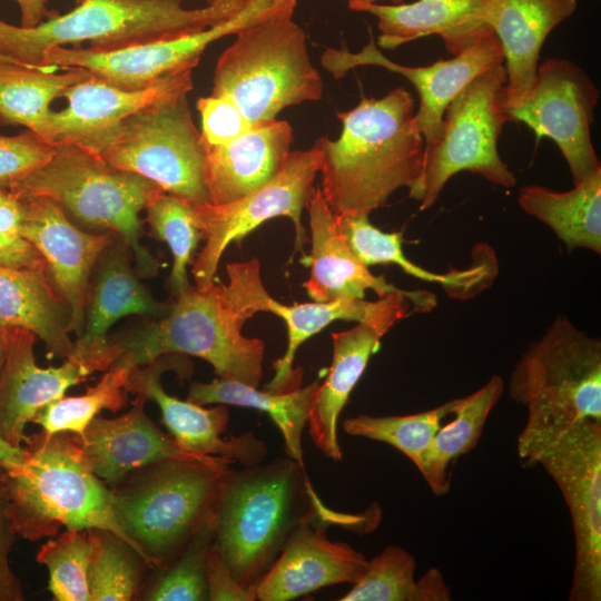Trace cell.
I'll use <instances>...</instances> for the list:
<instances>
[{
    "label": "cell",
    "instance_id": "obj_1",
    "mask_svg": "<svg viewBox=\"0 0 601 601\" xmlns=\"http://www.w3.org/2000/svg\"><path fill=\"white\" fill-rule=\"evenodd\" d=\"M308 521L362 533L370 524V515L327 509L315 493L305 466L289 456L242 470L228 467L213 545L234 579L254 593L294 530Z\"/></svg>",
    "mask_w": 601,
    "mask_h": 601
},
{
    "label": "cell",
    "instance_id": "obj_2",
    "mask_svg": "<svg viewBox=\"0 0 601 601\" xmlns=\"http://www.w3.org/2000/svg\"><path fill=\"white\" fill-rule=\"evenodd\" d=\"M227 284L191 286L171 299L169 312L109 337L134 367L164 355H190L209 363L215 373L257 387L263 375L264 343L242 334L258 313L263 282L257 258L231 263Z\"/></svg>",
    "mask_w": 601,
    "mask_h": 601
},
{
    "label": "cell",
    "instance_id": "obj_3",
    "mask_svg": "<svg viewBox=\"0 0 601 601\" xmlns=\"http://www.w3.org/2000/svg\"><path fill=\"white\" fill-rule=\"evenodd\" d=\"M414 99L396 88L380 99L359 104L336 116L338 139L321 137L322 195L334 215L370 214L386 205L390 196L417 179L424 137L414 118Z\"/></svg>",
    "mask_w": 601,
    "mask_h": 601
},
{
    "label": "cell",
    "instance_id": "obj_4",
    "mask_svg": "<svg viewBox=\"0 0 601 601\" xmlns=\"http://www.w3.org/2000/svg\"><path fill=\"white\" fill-rule=\"evenodd\" d=\"M23 447L28 452L23 465L1 469L8 511L18 535L35 542L56 536L62 526L105 529L149 562L118 524L110 491L91 471L78 435H46L41 431L28 435Z\"/></svg>",
    "mask_w": 601,
    "mask_h": 601
},
{
    "label": "cell",
    "instance_id": "obj_5",
    "mask_svg": "<svg viewBox=\"0 0 601 601\" xmlns=\"http://www.w3.org/2000/svg\"><path fill=\"white\" fill-rule=\"evenodd\" d=\"M248 1L217 0L187 9L184 0H82L71 11L32 28L0 20V55L47 69L42 57L52 49L87 41L89 49L114 51L173 39L227 20Z\"/></svg>",
    "mask_w": 601,
    "mask_h": 601
},
{
    "label": "cell",
    "instance_id": "obj_6",
    "mask_svg": "<svg viewBox=\"0 0 601 601\" xmlns=\"http://www.w3.org/2000/svg\"><path fill=\"white\" fill-rule=\"evenodd\" d=\"M233 463L220 456L162 460L109 489L118 524L155 569L171 561L216 516Z\"/></svg>",
    "mask_w": 601,
    "mask_h": 601
},
{
    "label": "cell",
    "instance_id": "obj_7",
    "mask_svg": "<svg viewBox=\"0 0 601 601\" xmlns=\"http://www.w3.org/2000/svg\"><path fill=\"white\" fill-rule=\"evenodd\" d=\"M9 190L53 200L83 230L119 235L132 252L138 275L158 274V259L140 242V211L164 191L148 178L118 169L78 144L58 142L42 167Z\"/></svg>",
    "mask_w": 601,
    "mask_h": 601
},
{
    "label": "cell",
    "instance_id": "obj_8",
    "mask_svg": "<svg viewBox=\"0 0 601 601\" xmlns=\"http://www.w3.org/2000/svg\"><path fill=\"white\" fill-rule=\"evenodd\" d=\"M516 450L541 465L570 511L575 558L570 601L601 600V422L528 414Z\"/></svg>",
    "mask_w": 601,
    "mask_h": 601
},
{
    "label": "cell",
    "instance_id": "obj_9",
    "mask_svg": "<svg viewBox=\"0 0 601 601\" xmlns=\"http://www.w3.org/2000/svg\"><path fill=\"white\" fill-rule=\"evenodd\" d=\"M322 93L305 32L292 18L237 33L217 60L211 90L231 98L252 125L276 119L288 106L319 100Z\"/></svg>",
    "mask_w": 601,
    "mask_h": 601
},
{
    "label": "cell",
    "instance_id": "obj_10",
    "mask_svg": "<svg viewBox=\"0 0 601 601\" xmlns=\"http://www.w3.org/2000/svg\"><path fill=\"white\" fill-rule=\"evenodd\" d=\"M505 83L500 63L476 76L451 100L435 138L424 146L421 173L408 188L421 210L432 207L449 179L463 170L505 188L515 186L516 177L497 150L508 121Z\"/></svg>",
    "mask_w": 601,
    "mask_h": 601
},
{
    "label": "cell",
    "instance_id": "obj_11",
    "mask_svg": "<svg viewBox=\"0 0 601 601\" xmlns=\"http://www.w3.org/2000/svg\"><path fill=\"white\" fill-rule=\"evenodd\" d=\"M191 88L173 91L128 117L100 156L140 175L165 193L193 204H210L205 146L188 105Z\"/></svg>",
    "mask_w": 601,
    "mask_h": 601
},
{
    "label": "cell",
    "instance_id": "obj_12",
    "mask_svg": "<svg viewBox=\"0 0 601 601\" xmlns=\"http://www.w3.org/2000/svg\"><path fill=\"white\" fill-rule=\"evenodd\" d=\"M511 398L528 414L601 422V341L558 316L516 361Z\"/></svg>",
    "mask_w": 601,
    "mask_h": 601
},
{
    "label": "cell",
    "instance_id": "obj_13",
    "mask_svg": "<svg viewBox=\"0 0 601 601\" xmlns=\"http://www.w3.org/2000/svg\"><path fill=\"white\" fill-rule=\"evenodd\" d=\"M296 0H249L235 16L207 29L114 50L59 47L43 53L47 69L83 68L126 90L146 88L158 80L193 70L206 48L218 39L278 18H292Z\"/></svg>",
    "mask_w": 601,
    "mask_h": 601
},
{
    "label": "cell",
    "instance_id": "obj_14",
    "mask_svg": "<svg viewBox=\"0 0 601 601\" xmlns=\"http://www.w3.org/2000/svg\"><path fill=\"white\" fill-rule=\"evenodd\" d=\"M322 164V150L315 144L295 150L279 173L263 186L227 204L196 205L205 245L193 263L195 286L205 289L215 283L220 258L230 243H239L260 224L286 216L294 223L295 250L303 252L308 242L302 213L314 189L313 183Z\"/></svg>",
    "mask_w": 601,
    "mask_h": 601
},
{
    "label": "cell",
    "instance_id": "obj_15",
    "mask_svg": "<svg viewBox=\"0 0 601 601\" xmlns=\"http://www.w3.org/2000/svg\"><path fill=\"white\" fill-rule=\"evenodd\" d=\"M599 96L579 66L551 58L538 66L528 96L504 109L508 121L523 122L538 139L548 137L556 144L578 184L601 170L590 134Z\"/></svg>",
    "mask_w": 601,
    "mask_h": 601
},
{
    "label": "cell",
    "instance_id": "obj_16",
    "mask_svg": "<svg viewBox=\"0 0 601 601\" xmlns=\"http://www.w3.org/2000/svg\"><path fill=\"white\" fill-rule=\"evenodd\" d=\"M131 260L130 247L122 237L114 234L93 266L82 333L67 357L92 372H105L121 355L108 336L117 321L129 315L158 318L170 309V302H158L152 297Z\"/></svg>",
    "mask_w": 601,
    "mask_h": 601
},
{
    "label": "cell",
    "instance_id": "obj_17",
    "mask_svg": "<svg viewBox=\"0 0 601 601\" xmlns=\"http://www.w3.org/2000/svg\"><path fill=\"white\" fill-rule=\"evenodd\" d=\"M180 355H164L145 365L135 367L125 385L127 393L142 395L155 402L161 412V421L173 440L181 450L197 455L220 456L244 467L263 463L266 444L252 432L223 439L229 422L225 404L205 408L204 405L183 401L169 395L161 385L167 371L190 375Z\"/></svg>",
    "mask_w": 601,
    "mask_h": 601
},
{
    "label": "cell",
    "instance_id": "obj_18",
    "mask_svg": "<svg viewBox=\"0 0 601 601\" xmlns=\"http://www.w3.org/2000/svg\"><path fill=\"white\" fill-rule=\"evenodd\" d=\"M18 197L22 209L21 235L43 258L53 286L69 307L71 333L79 337L93 266L115 233L81 229L47 197Z\"/></svg>",
    "mask_w": 601,
    "mask_h": 601
},
{
    "label": "cell",
    "instance_id": "obj_19",
    "mask_svg": "<svg viewBox=\"0 0 601 601\" xmlns=\"http://www.w3.org/2000/svg\"><path fill=\"white\" fill-rule=\"evenodd\" d=\"M321 62L336 79L362 66L382 67L406 78L420 96V107L414 118L425 146L435 138L451 100L476 76L503 63V51L496 36L491 35L449 60L424 67H407L386 58L371 39L358 52L326 48Z\"/></svg>",
    "mask_w": 601,
    "mask_h": 601
},
{
    "label": "cell",
    "instance_id": "obj_20",
    "mask_svg": "<svg viewBox=\"0 0 601 601\" xmlns=\"http://www.w3.org/2000/svg\"><path fill=\"white\" fill-rule=\"evenodd\" d=\"M436 306V298L426 290L390 293L377 300L343 299L284 305L270 297L265 298L264 312L279 316L287 327V348L274 362V376L265 390L284 393L297 390L302 384V368H294L298 347L334 321L366 323L388 332L398 321L413 312L425 313Z\"/></svg>",
    "mask_w": 601,
    "mask_h": 601
},
{
    "label": "cell",
    "instance_id": "obj_21",
    "mask_svg": "<svg viewBox=\"0 0 601 601\" xmlns=\"http://www.w3.org/2000/svg\"><path fill=\"white\" fill-rule=\"evenodd\" d=\"M191 71L137 90L121 89L90 73L63 92L65 109L51 111L55 144L73 142L100 155L128 117L173 91L193 89Z\"/></svg>",
    "mask_w": 601,
    "mask_h": 601
},
{
    "label": "cell",
    "instance_id": "obj_22",
    "mask_svg": "<svg viewBox=\"0 0 601 601\" xmlns=\"http://www.w3.org/2000/svg\"><path fill=\"white\" fill-rule=\"evenodd\" d=\"M3 329L7 348L0 372V437L13 446H23L28 440L26 425L93 372L68 358L60 366L40 367L33 354L37 336L21 327Z\"/></svg>",
    "mask_w": 601,
    "mask_h": 601
},
{
    "label": "cell",
    "instance_id": "obj_23",
    "mask_svg": "<svg viewBox=\"0 0 601 601\" xmlns=\"http://www.w3.org/2000/svg\"><path fill=\"white\" fill-rule=\"evenodd\" d=\"M327 526L308 521L297 526L254 590L259 601H288L325 587L354 584L368 560L344 542H333Z\"/></svg>",
    "mask_w": 601,
    "mask_h": 601
},
{
    "label": "cell",
    "instance_id": "obj_24",
    "mask_svg": "<svg viewBox=\"0 0 601 601\" xmlns=\"http://www.w3.org/2000/svg\"><path fill=\"white\" fill-rule=\"evenodd\" d=\"M146 398L136 394L129 411L114 418L96 416L80 437L91 471L116 483L130 472L168 459H209L188 453L158 428L145 412Z\"/></svg>",
    "mask_w": 601,
    "mask_h": 601
},
{
    "label": "cell",
    "instance_id": "obj_25",
    "mask_svg": "<svg viewBox=\"0 0 601 601\" xmlns=\"http://www.w3.org/2000/svg\"><path fill=\"white\" fill-rule=\"evenodd\" d=\"M491 0H417L412 3H371L359 9L376 17L383 49H396L420 38L437 35L452 56L494 35L487 23Z\"/></svg>",
    "mask_w": 601,
    "mask_h": 601
},
{
    "label": "cell",
    "instance_id": "obj_26",
    "mask_svg": "<svg viewBox=\"0 0 601 601\" xmlns=\"http://www.w3.org/2000/svg\"><path fill=\"white\" fill-rule=\"evenodd\" d=\"M577 7L578 0H491L487 23L501 43L505 61L504 107L528 96L546 37Z\"/></svg>",
    "mask_w": 601,
    "mask_h": 601
},
{
    "label": "cell",
    "instance_id": "obj_27",
    "mask_svg": "<svg viewBox=\"0 0 601 601\" xmlns=\"http://www.w3.org/2000/svg\"><path fill=\"white\" fill-rule=\"evenodd\" d=\"M292 142L290 125L273 119L253 125L226 144H204L210 204L231 203L274 178L284 166Z\"/></svg>",
    "mask_w": 601,
    "mask_h": 601
},
{
    "label": "cell",
    "instance_id": "obj_28",
    "mask_svg": "<svg viewBox=\"0 0 601 601\" xmlns=\"http://www.w3.org/2000/svg\"><path fill=\"white\" fill-rule=\"evenodd\" d=\"M305 208L309 216L312 252L307 256L309 278L303 286L312 300L363 299L367 289H373L378 297L403 292L384 276L373 275L353 254L321 188L313 189Z\"/></svg>",
    "mask_w": 601,
    "mask_h": 601
},
{
    "label": "cell",
    "instance_id": "obj_29",
    "mask_svg": "<svg viewBox=\"0 0 601 601\" xmlns=\"http://www.w3.org/2000/svg\"><path fill=\"white\" fill-rule=\"evenodd\" d=\"M386 333L373 325L357 323L351 329L332 334L331 367L316 390L307 424L315 446L334 461L342 460L337 436L339 415Z\"/></svg>",
    "mask_w": 601,
    "mask_h": 601
},
{
    "label": "cell",
    "instance_id": "obj_30",
    "mask_svg": "<svg viewBox=\"0 0 601 601\" xmlns=\"http://www.w3.org/2000/svg\"><path fill=\"white\" fill-rule=\"evenodd\" d=\"M8 327L32 332L45 343L48 358H67L71 353V314L46 266L0 265V328Z\"/></svg>",
    "mask_w": 601,
    "mask_h": 601
},
{
    "label": "cell",
    "instance_id": "obj_31",
    "mask_svg": "<svg viewBox=\"0 0 601 601\" xmlns=\"http://www.w3.org/2000/svg\"><path fill=\"white\" fill-rule=\"evenodd\" d=\"M518 203L526 214L549 226L568 252L585 248L601 254V170L568 191L523 186Z\"/></svg>",
    "mask_w": 601,
    "mask_h": 601
},
{
    "label": "cell",
    "instance_id": "obj_32",
    "mask_svg": "<svg viewBox=\"0 0 601 601\" xmlns=\"http://www.w3.org/2000/svg\"><path fill=\"white\" fill-rule=\"evenodd\" d=\"M504 387L503 378L492 375L477 391L453 400L451 414H454V418L439 428L416 466L433 494L440 496L450 491L449 466L476 446Z\"/></svg>",
    "mask_w": 601,
    "mask_h": 601
},
{
    "label": "cell",
    "instance_id": "obj_33",
    "mask_svg": "<svg viewBox=\"0 0 601 601\" xmlns=\"http://www.w3.org/2000/svg\"><path fill=\"white\" fill-rule=\"evenodd\" d=\"M319 383L318 378L305 387L275 393L218 377L209 383H191L187 400L199 405L225 404L266 412L283 435L287 455L305 466L302 435Z\"/></svg>",
    "mask_w": 601,
    "mask_h": 601
},
{
    "label": "cell",
    "instance_id": "obj_34",
    "mask_svg": "<svg viewBox=\"0 0 601 601\" xmlns=\"http://www.w3.org/2000/svg\"><path fill=\"white\" fill-rule=\"evenodd\" d=\"M89 75L78 67L55 73L20 62H0V122L24 126L55 144L50 105Z\"/></svg>",
    "mask_w": 601,
    "mask_h": 601
},
{
    "label": "cell",
    "instance_id": "obj_35",
    "mask_svg": "<svg viewBox=\"0 0 601 601\" xmlns=\"http://www.w3.org/2000/svg\"><path fill=\"white\" fill-rule=\"evenodd\" d=\"M135 367L120 355L101 378L82 395L62 396L45 406L32 420L46 435L68 432L82 437L102 410L114 412L127 405L125 385Z\"/></svg>",
    "mask_w": 601,
    "mask_h": 601
},
{
    "label": "cell",
    "instance_id": "obj_36",
    "mask_svg": "<svg viewBox=\"0 0 601 601\" xmlns=\"http://www.w3.org/2000/svg\"><path fill=\"white\" fill-rule=\"evenodd\" d=\"M92 555L89 568L90 601H130L138 595L154 566L116 533L89 529Z\"/></svg>",
    "mask_w": 601,
    "mask_h": 601
},
{
    "label": "cell",
    "instance_id": "obj_37",
    "mask_svg": "<svg viewBox=\"0 0 601 601\" xmlns=\"http://www.w3.org/2000/svg\"><path fill=\"white\" fill-rule=\"evenodd\" d=\"M147 223L152 235L170 248L173 268L168 279L171 299L191 285L187 266L200 239H204L195 204L165 191L156 195L146 206Z\"/></svg>",
    "mask_w": 601,
    "mask_h": 601
},
{
    "label": "cell",
    "instance_id": "obj_38",
    "mask_svg": "<svg viewBox=\"0 0 601 601\" xmlns=\"http://www.w3.org/2000/svg\"><path fill=\"white\" fill-rule=\"evenodd\" d=\"M453 400L427 411L408 415L372 416L361 414L343 422L348 435L386 443L410 459L421 462L441 421L451 414Z\"/></svg>",
    "mask_w": 601,
    "mask_h": 601
},
{
    "label": "cell",
    "instance_id": "obj_39",
    "mask_svg": "<svg viewBox=\"0 0 601 601\" xmlns=\"http://www.w3.org/2000/svg\"><path fill=\"white\" fill-rule=\"evenodd\" d=\"M216 516L206 523L168 563L155 569V578L145 588L140 600H208L206 560L213 544Z\"/></svg>",
    "mask_w": 601,
    "mask_h": 601
},
{
    "label": "cell",
    "instance_id": "obj_40",
    "mask_svg": "<svg viewBox=\"0 0 601 601\" xmlns=\"http://www.w3.org/2000/svg\"><path fill=\"white\" fill-rule=\"evenodd\" d=\"M91 555L89 529H69L40 546L36 559L48 569V590L55 600L90 601Z\"/></svg>",
    "mask_w": 601,
    "mask_h": 601
},
{
    "label": "cell",
    "instance_id": "obj_41",
    "mask_svg": "<svg viewBox=\"0 0 601 601\" xmlns=\"http://www.w3.org/2000/svg\"><path fill=\"white\" fill-rule=\"evenodd\" d=\"M414 556L398 545H387L368 560L353 588L339 601H420Z\"/></svg>",
    "mask_w": 601,
    "mask_h": 601
},
{
    "label": "cell",
    "instance_id": "obj_42",
    "mask_svg": "<svg viewBox=\"0 0 601 601\" xmlns=\"http://www.w3.org/2000/svg\"><path fill=\"white\" fill-rule=\"evenodd\" d=\"M55 150V144L30 129L14 136L0 135V189H10L38 170Z\"/></svg>",
    "mask_w": 601,
    "mask_h": 601
},
{
    "label": "cell",
    "instance_id": "obj_43",
    "mask_svg": "<svg viewBox=\"0 0 601 601\" xmlns=\"http://www.w3.org/2000/svg\"><path fill=\"white\" fill-rule=\"evenodd\" d=\"M20 198L9 189H0V265L13 268L46 266L40 253L20 231Z\"/></svg>",
    "mask_w": 601,
    "mask_h": 601
},
{
    "label": "cell",
    "instance_id": "obj_44",
    "mask_svg": "<svg viewBox=\"0 0 601 601\" xmlns=\"http://www.w3.org/2000/svg\"><path fill=\"white\" fill-rule=\"evenodd\" d=\"M197 109L201 117V138L205 145L226 144L247 131L253 125L236 102L227 96L199 98Z\"/></svg>",
    "mask_w": 601,
    "mask_h": 601
},
{
    "label": "cell",
    "instance_id": "obj_45",
    "mask_svg": "<svg viewBox=\"0 0 601 601\" xmlns=\"http://www.w3.org/2000/svg\"><path fill=\"white\" fill-rule=\"evenodd\" d=\"M17 535L8 511L0 467V601L23 600L22 583L9 565V554Z\"/></svg>",
    "mask_w": 601,
    "mask_h": 601
},
{
    "label": "cell",
    "instance_id": "obj_46",
    "mask_svg": "<svg viewBox=\"0 0 601 601\" xmlns=\"http://www.w3.org/2000/svg\"><path fill=\"white\" fill-rule=\"evenodd\" d=\"M208 600L254 601L255 594L243 588L233 577L223 556L211 544L206 560Z\"/></svg>",
    "mask_w": 601,
    "mask_h": 601
},
{
    "label": "cell",
    "instance_id": "obj_47",
    "mask_svg": "<svg viewBox=\"0 0 601 601\" xmlns=\"http://www.w3.org/2000/svg\"><path fill=\"white\" fill-rule=\"evenodd\" d=\"M420 601H449L451 590L439 569L427 570L418 580Z\"/></svg>",
    "mask_w": 601,
    "mask_h": 601
},
{
    "label": "cell",
    "instance_id": "obj_48",
    "mask_svg": "<svg viewBox=\"0 0 601 601\" xmlns=\"http://www.w3.org/2000/svg\"><path fill=\"white\" fill-rule=\"evenodd\" d=\"M20 10V22L23 28H32L40 24L48 16V0H14Z\"/></svg>",
    "mask_w": 601,
    "mask_h": 601
},
{
    "label": "cell",
    "instance_id": "obj_49",
    "mask_svg": "<svg viewBox=\"0 0 601 601\" xmlns=\"http://www.w3.org/2000/svg\"><path fill=\"white\" fill-rule=\"evenodd\" d=\"M28 460V452L23 446H13L0 437V467L8 470L23 465Z\"/></svg>",
    "mask_w": 601,
    "mask_h": 601
},
{
    "label": "cell",
    "instance_id": "obj_50",
    "mask_svg": "<svg viewBox=\"0 0 601 601\" xmlns=\"http://www.w3.org/2000/svg\"><path fill=\"white\" fill-rule=\"evenodd\" d=\"M378 1H384V0H347V6L352 10L359 11L362 7L371 4V3H377ZM388 1L393 2V4H400L404 0H388Z\"/></svg>",
    "mask_w": 601,
    "mask_h": 601
},
{
    "label": "cell",
    "instance_id": "obj_51",
    "mask_svg": "<svg viewBox=\"0 0 601 601\" xmlns=\"http://www.w3.org/2000/svg\"><path fill=\"white\" fill-rule=\"evenodd\" d=\"M6 348H7V344H6L4 329L0 328V372H1V368L4 363V358H6Z\"/></svg>",
    "mask_w": 601,
    "mask_h": 601
},
{
    "label": "cell",
    "instance_id": "obj_52",
    "mask_svg": "<svg viewBox=\"0 0 601 601\" xmlns=\"http://www.w3.org/2000/svg\"><path fill=\"white\" fill-rule=\"evenodd\" d=\"M0 62H18V61L0 55Z\"/></svg>",
    "mask_w": 601,
    "mask_h": 601
},
{
    "label": "cell",
    "instance_id": "obj_53",
    "mask_svg": "<svg viewBox=\"0 0 601 601\" xmlns=\"http://www.w3.org/2000/svg\"><path fill=\"white\" fill-rule=\"evenodd\" d=\"M80 1H82V0H76L77 3H79ZM205 1H206L207 3H211V2H215V1H217V0H205Z\"/></svg>",
    "mask_w": 601,
    "mask_h": 601
}]
</instances>
